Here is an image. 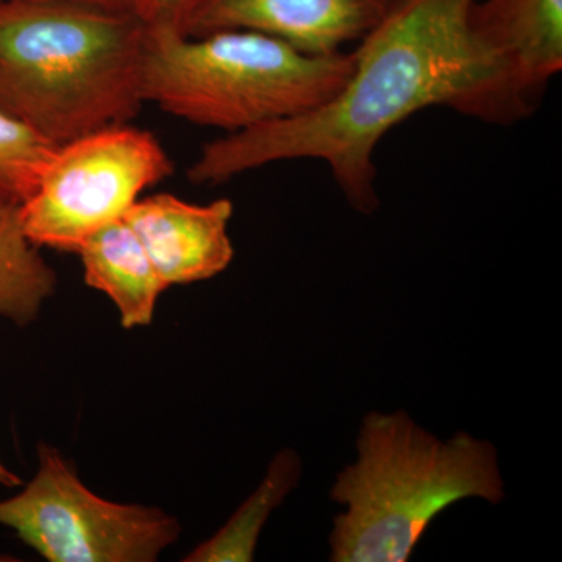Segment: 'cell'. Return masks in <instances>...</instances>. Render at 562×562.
<instances>
[{"label":"cell","mask_w":562,"mask_h":562,"mask_svg":"<svg viewBox=\"0 0 562 562\" xmlns=\"http://www.w3.org/2000/svg\"><path fill=\"white\" fill-rule=\"evenodd\" d=\"M2 561H14V558H2L0 557V562Z\"/></svg>","instance_id":"e0dca14e"},{"label":"cell","mask_w":562,"mask_h":562,"mask_svg":"<svg viewBox=\"0 0 562 562\" xmlns=\"http://www.w3.org/2000/svg\"><path fill=\"white\" fill-rule=\"evenodd\" d=\"M475 0H392L358 41L341 90L321 106L210 140L192 183H224L273 162H324L360 213L379 209L373 155L392 128L431 106L490 122L520 120L501 69L472 33Z\"/></svg>","instance_id":"6da1fadb"},{"label":"cell","mask_w":562,"mask_h":562,"mask_svg":"<svg viewBox=\"0 0 562 562\" xmlns=\"http://www.w3.org/2000/svg\"><path fill=\"white\" fill-rule=\"evenodd\" d=\"M65 2L83 3V5L99 7V9L133 13V0H65Z\"/></svg>","instance_id":"9a60e30c"},{"label":"cell","mask_w":562,"mask_h":562,"mask_svg":"<svg viewBox=\"0 0 562 562\" xmlns=\"http://www.w3.org/2000/svg\"><path fill=\"white\" fill-rule=\"evenodd\" d=\"M469 22L520 117L562 69V0H475Z\"/></svg>","instance_id":"9c48e42d"},{"label":"cell","mask_w":562,"mask_h":562,"mask_svg":"<svg viewBox=\"0 0 562 562\" xmlns=\"http://www.w3.org/2000/svg\"><path fill=\"white\" fill-rule=\"evenodd\" d=\"M22 480L16 473L11 472L2 461H0V486L16 487L21 486Z\"/></svg>","instance_id":"2e32d148"},{"label":"cell","mask_w":562,"mask_h":562,"mask_svg":"<svg viewBox=\"0 0 562 562\" xmlns=\"http://www.w3.org/2000/svg\"><path fill=\"white\" fill-rule=\"evenodd\" d=\"M77 254L88 286L109 295L125 328L150 324L158 299L168 286L127 222L121 220L101 228Z\"/></svg>","instance_id":"30bf717a"},{"label":"cell","mask_w":562,"mask_h":562,"mask_svg":"<svg viewBox=\"0 0 562 562\" xmlns=\"http://www.w3.org/2000/svg\"><path fill=\"white\" fill-rule=\"evenodd\" d=\"M233 202L191 203L161 192L133 203L131 225L166 286L213 279L231 266Z\"/></svg>","instance_id":"ba28073f"},{"label":"cell","mask_w":562,"mask_h":562,"mask_svg":"<svg viewBox=\"0 0 562 562\" xmlns=\"http://www.w3.org/2000/svg\"><path fill=\"white\" fill-rule=\"evenodd\" d=\"M351 68L347 52L310 54L268 33L147 27L140 91L180 120L236 133L317 109Z\"/></svg>","instance_id":"277c9868"},{"label":"cell","mask_w":562,"mask_h":562,"mask_svg":"<svg viewBox=\"0 0 562 562\" xmlns=\"http://www.w3.org/2000/svg\"><path fill=\"white\" fill-rule=\"evenodd\" d=\"M358 458L339 472L330 560L405 562L435 517L464 498L501 503L505 484L494 446L468 432L439 441L403 412L362 422Z\"/></svg>","instance_id":"3957f363"},{"label":"cell","mask_w":562,"mask_h":562,"mask_svg":"<svg viewBox=\"0 0 562 562\" xmlns=\"http://www.w3.org/2000/svg\"><path fill=\"white\" fill-rule=\"evenodd\" d=\"M301 460L292 450L277 454L258 490L243 503L213 538L194 550L187 562H247L254 560L258 536L273 509L299 482Z\"/></svg>","instance_id":"7c38bea8"},{"label":"cell","mask_w":562,"mask_h":562,"mask_svg":"<svg viewBox=\"0 0 562 562\" xmlns=\"http://www.w3.org/2000/svg\"><path fill=\"white\" fill-rule=\"evenodd\" d=\"M172 172L171 157L150 132L127 122L87 133L52 151L20 205L22 228L36 247L77 254Z\"/></svg>","instance_id":"5b68a950"},{"label":"cell","mask_w":562,"mask_h":562,"mask_svg":"<svg viewBox=\"0 0 562 562\" xmlns=\"http://www.w3.org/2000/svg\"><path fill=\"white\" fill-rule=\"evenodd\" d=\"M55 288L57 276L25 235L20 206L0 202V316L25 327Z\"/></svg>","instance_id":"8fae6325"},{"label":"cell","mask_w":562,"mask_h":562,"mask_svg":"<svg viewBox=\"0 0 562 562\" xmlns=\"http://www.w3.org/2000/svg\"><path fill=\"white\" fill-rule=\"evenodd\" d=\"M0 525L50 562H154L181 535L162 509L99 497L46 443L31 482L0 501Z\"/></svg>","instance_id":"8992f818"},{"label":"cell","mask_w":562,"mask_h":562,"mask_svg":"<svg viewBox=\"0 0 562 562\" xmlns=\"http://www.w3.org/2000/svg\"><path fill=\"white\" fill-rule=\"evenodd\" d=\"M392 0H195L180 35L255 31L310 54H335L360 41Z\"/></svg>","instance_id":"52a82bcc"},{"label":"cell","mask_w":562,"mask_h":562,"mask_svg":"<svg viewBox=\"0 0 562 562\" xmlns=\"http://www.w3.org/2000/svg\"><path fill=\"white\" fill-rule=\"evenodd\" d=\"M147 25L65 0H0V110L49 143L127 124L143 109Z\"/></svg>","instance_id":"7a4b0ae2"},{"label":"cell","mask_w":562,"mask_h":562,"mask_svg":"<svg viewBox=\"0 0 562 562\" xmlns=\"http://www.w3.org/2000/svg\"><path fill=\"white\" fill-rule=\"evenodd\" d=\"M195 0H133V14L147 27L181 32Z\"/></svg>","instance_id":"5bb4252c"},{"label":"cell","mask_w":562,"mask_h":562,"mask_svg":"<svg viewBox=\"0 0 562 562\" xmlns=\"http://www.w3.org/2000/svg\"><path fill=\"white\" fill-rule=\"evenodd\" d=\"M55 147L0 110V202L20 206L35 191Z\"/></svg>","instance_id":"4fadbf2b"}]
</instances>
